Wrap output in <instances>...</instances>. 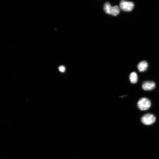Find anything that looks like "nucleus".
<instances>
[{
  "label": "nucleus",
  "instance_id": "obj_1",
  "mask_svg": "<svg viewBox=\"0 0 159 159\" xmlns=\"http://www.w3.org/2000/svg\"><path fill=\"white\" fill-rule=\"evenodd\" d=\"M103 9L106 13L114 16L119 15L120 12V9L118 6L112 7L108 2L104 4Z\"/></svg>",
  "mask_w": 159,
  "mask_h": 159
},
{
  "label": "nucleus",
  "instance_id": "obj_2",
  "mask_svg": "<svg viewBox=\"0 0 159 159\" xmlns=\"http://www.w3.org/2000/svg\"><path fill=\"white\" fill-rule=\"evenodd\" d=\"M138 108L141 111H146L151 107V103L148 98L143 97L140 99L137 103Z\"/></svg>",
  "mask_w": 159,
  "mask_h": 159
},
{
  "label": "nucleus",
  "instance_id": "obj_3",
  "mask_svg": "<svg viewBox=\"0 0 159 159\" xmlns=\"http://www.w3.org/2000/svg\"><path fill=\"white\" fill-rule=\"evenodd\" d=\"M156 121V118L154 115L151 113H146L142 116L141 121L144 125H151L153 124Z\"/></svg>",
  "mask_w": 159,
  "mask_h": 159
},
{
  "label": "nucleus",
  "instance_id": "obj_4",
  "mask_svg": "<svg viewBox=\"0 0 159 159\" xmlns=\"http://www.w3.org/2000/svg\"><path fill=\"white\" fill-rule=\"evenodd\" d=\"M134 7V3L131 2L122 1L120 3V7L124 11L130 12L133 9Z\"/></svg>",
  "mask_w": 159,
  "mask_h": 159
},
{
  "label": "nucleus",
  "instance_id": "obj_5",
  "mask_svg": "<svg viewBox=\"0 0 159 159\" xmlns=\"http://www.w3.org/2000/svg\"><path fill=\"white\" fill-rule=\"evenodd\" d=\"M155 83L152 81H145L142 84V89L145 91H149L154 90L156 87Z\"/></svg>",
  "mask_w": 159,
  "mask_h": 159
},
{
  "label": "nucleus",
  "instance_id": "obj_6",
  "mask_svg": "<svg viewBox=\"0 0 159 159\" xmlns=\"http://www.w3.org/2000/svg\"><path fill=\"white\" fill-rule=\"evenodd\" d=\"M148 64L145 61L140 62L138 66L137 67L139 71L141 72H144L147 70L148 67Z\"/></svg>",
  "mask_w": 159,
  "mask_h": 159
},
{
  "label": "nucleus",
  "instance_id": "obj_7",
  "mask_svg": "<svg viewBox=\"0 0 159 159\" xmlns=\"http://www.w3.org/2000/svg\"><path fill=\"white\" fill-rule=\"evenodd\" d=\"M129 78L131 83L132 84L136 83L138 81V77L135 72L131 73L129 76Z\"/></svg>",
  "mask_w": 159,
  "mask_h": 159
},
{
  "label": "nucleus",
  "instance_id": "obj_8",
  "mask_svg": "<svg viewBox=\"0 0 159 159\" xmlns=\"http://www.w3.org/2000/svg\"><path fill=\"white\" fill-rule=\"evenodd\" d=\"M59 70L61 72H64L65 71V67L63 66H60L59 67Z\"/></svg>",
  "mask_w": 159,
  "mask_h": 159
}]
</instances>
